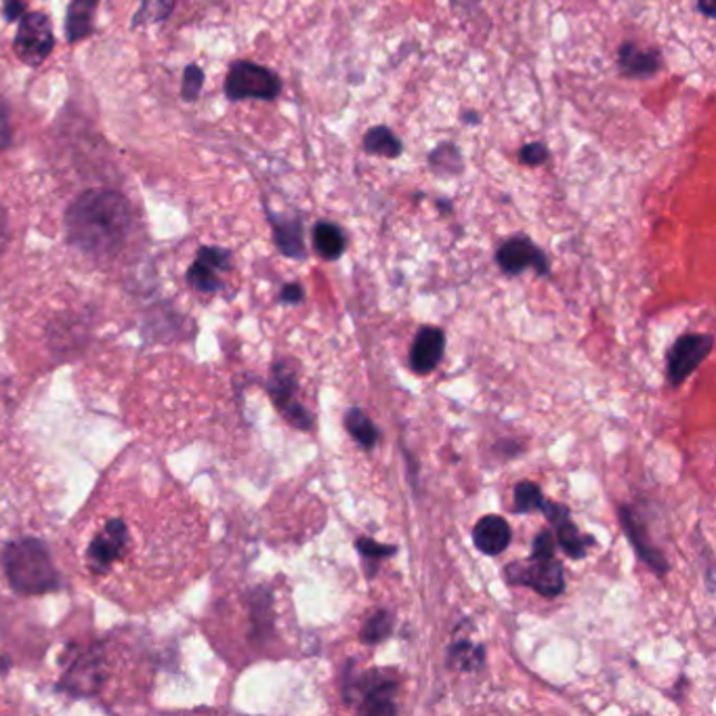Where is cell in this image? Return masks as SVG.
I'll return each instance as SVG.
<instances>
[{
	"label": "cell",
	"instance_id": "3",
	"mask_svg": "<svg viewBox=\"0 0 716 716\" xmlns=\"http://www.w3.org/2000/svg\"><path fill=\"white\" fill-rule=\"evenodd\" d=\"M282 93V79L274 70L253 63V61H236L225 79V95L227 100H278Z\"/></svg>",
	"mask_w": 716,
	"mask_h": 716
},
{
	"label": "cell",
	"instance_id": "15",
	"mask_svg": "<svg viewBox=\"0 0 716 716\" xmlns=\"http://www.w3.org/2000/svg\"><path fill=\"white\" fill-rule=\"evenodd\" d=\"M297 372L295 368L288 364V361H278L274 366V372H272V382H269V393L274 398V403L278 406V410H282V415L293 406L297 403L295 401V393H297Z\"/></svg>",
	"mask_w": 716,
	"mask_h": 716
},
{
	"label": "cell",
	"instance_id": "13",
	"mask_svg": "<svg viewBox=\"0 0 716 716\" xmlns=\"http://www.w3.org/2000/svg\"><path fill=\"white\" fill-rule=\"evenodd\" d=\"M269 223L274 227V239L279 253L288 259L303 260L307 257L303 242V221L299 217L269 213Z\"/></svg>",
	"mask_w": 716,
	"mask_h": 716
},
{
	"label": "cell",
	"instance_id": "16",
	"mask_svg": "<svg viewBox=\"0 0 716 716\" xmlns=\"http://www.w3.org/2000/svg\"><path fill=\"white\" fill-rule=\"evenodd\" d=\"M100 0H72L68 9V21H65V34L70 42H79L93 32V20L98 11Z\"/></svg>",
	"mask_w": 716,
	"mask_h": 716
},
{
	"label": "cell",
	"instance_id": "7",
	"mask_svg": "<svg viewBox=\"0 0 716 716\" xmlns=\"http://www.w3.org/2000/svg\"><path fill=\"white\" fill-rule=\"evenodd\" d=\"M715 340L710 335H685L668 351V378L673 385H681L694 375L699 364L710 356Z\"/></svg>",
	"mask_w": 716,
	"mask_h": 716
},
{
	"label": "cell",
	"instance_id": "8",
	"mask_svg": "<svg viewBox=\"0 0 716 716\" xmlns=\"http://www.w3.org/2000/svg\"><path fill=\"white\" fill-rule=\"evenodd\" d=\"M497 263L509 276H519L525 269H536L540 276L549 274V259L536 244L525 236H513L500 244L497 250Z\"/></svg>",
	"mask_w": 716,
	"mask_h": 716
},
{
	"label": "cell",
	"instance_id": "9",
	"mask_svg": "<svg viewBox=\"0 0 716 716\" xmlns=\"http://www.w3.org/2000/svg\"><path fill=\"white\" fill-rule=\"evenodd\" d=\"M361 706L359 710L366 715H396L398 708L393 704V694L398 689L396 681L382 677L377 671L366 673L358 683Z\"/></svg>",
	"mask_w": 716,
	"mask_h": 716
},
{
	"label": "cell",
	"instance_id": "2",
	"mask_svg": "<svg viewBox=\"0 0 716 716\" xmlns=\"http://www.w3.org/2000/svg\"><path fill=\"white\" fill-rule=\"evenodd\" d=\"M2 565L11 589L23 597L47 595L60 586L51 553L37 538H21L9 544L2 555Z\"/></svg>",
	"mask_w": 716,
	"mask_h": 716
},
{
	"label": "cell",
	"instance_id": "21",
	"mask_svg": "<svg viewBox=\"0 0 716 716\" xmlns=\"http://www.w3.org/2000/svg\"><path fill=\"white\" fill-rule=\"evenodd\" d=\"M100 657L84 656L82 659H79L72 671L68 673V678H70V689L74 694H93V687L91 685H100L98 681L100 678L95 677L98 671H100Z\"/></svg>",
	"mask_w": 716,
	"mask_h": 716
},
{
	"label": "cell",
	"instance_id": "25",
	"mask_svg": "<svg viewBox=\"0 0 716 716\" xmlns=\"http://www.w3.org/2000/svg\"><path fill=\"white\" fill-rule=\"evenodd\" d=\"M542 502H544V497H542V490L538 488L536 483L519 481L515 490H513V509H515V513L528 515V513L540 511Z\"/></svg>",
	"mask_w": 716,
	"mask_h": 716
},
{
	"label": "cell",
	"instance_id": "23",
	"mask_svg": "<svg viewBox=\"0 0 716 716\" xmlns=\"http://www.w3.org/2000/svg\"><path fill=\"white\" fill-rule=\"evenodd\" d=\"M448 664L452 668H462V671H478L483 664V647L473 645L469 641H460L457 645L450 647L448 652Z\"/></svg>",
	"mask_w": 716,
	"mask_h": 716
},
{
	"label": "cell",
	"instance_id": "22",
	"mask_svg": "<svg viewBox=\"0 0 716 716\" xmlns=\"http://www.w3.org/2000/svg\"><path fill=\"white\" fill-rule=\"evenodd\" d=\"M391 631H393V616L385 610H377L366 617V622L361 626V641L366 645H377L380 641L389 637Z\"/></svg>",
	"mask_w": 716,
	"mask_h": 716
},
{
	"label": "cell",
	"instance_id": "4",
	"mask_svg": "<svg viewBox=\"0 0 716 716\" xmlns=\"http://www.w3.org/2000/svg\"><path fill=\"white\" fill-rule=\"evenodd\" d=\"M504 574L511 584L532 586L542 597H558L565 591L563 567L555 558H530L525 563H509Z\"/></svg>",
	"mask_w": 716,
	"mask_h": 716
},
{
	"label": "cell",
	"instance_id": "1",
	"mask_svg": "<svg viewBox=\"0 0 716 716\" xmlns=\"http://www.w3.org/2000/svg\"><path fill=\"white\" fill-rule=\"evenodd\" d=\"M133 223L131 204L119 192L89 190L68 208V242L86 255L119 250Z\"/></svg>",
	"mask_w": 716,
	"mask_h": 716
},
{
	"label": "cell",
	"instance_id": "35",
	"mask_svg": "<svg viewBox=\"0 0 716 716\" xmlns=\"http://www.w3.org/2000/svg\"><path fill=\"white\" fill-rule=\"evenodd\" d=\"M2 13H4L7 21L21 20V16L25 13V4H23V0H7Z\"/></svg>",
	"mask_w": 716,
	"mask_h": 716
},
{
	"label": "cell",
	"instance_id": "18",
	"mask_svg": "<svg viewBox=\"0 0 716 716\" xmlns=\"http://www.w3.org/2000/svg\"><path fill=\"white\" fill-rule=\"evenodd\" d=\"M364 150L372 156H382V158L396 160L403 154V143L399 141L398 135L389 126H372L364 135Z\"/></svg>",
	"mask_w": 716,
	"mask_h": 716
},
{
	"label": "cell",
	"instance_id": "26",
	"mask_svg": "<svg viewBox=\"0 0 716 716\" xmlns=\"http://www.w3.org/2000/svg\"><path fill=\"white\" fill-rule=\"evenodd\" d=\"M173 11V0H143L141 11L135 16V25L162 21Z\"/></svg>",
	"mask_w": 716,
	"mask_h": 716
},
{
	"label": "cell",
	"instance_id": "14",
	"mask_svg": "<svg viewBox=\"0 0 716 716\" xmlns=\"http://www.w3.org/2000/svg\"><path fill=\"white\" fill-rule=\"evenodd\" d=\"M622 525L626 530V536L633 542L638 558L643 559L652 570H656L657 574H666L668 572V561L643 538L641 525H638L637 518H635V513L631 509H622Z\"/></svg>",
	"mask_w": 716,
	"mask_h": 716
},
{
	"label": "cell",
	"instance_id": "17",
	"mask_svg": "<svg viewBox=\"0 0 716 716\" xmlns=\"http://www.w3.org/2000/svg\"><path fill=\"white\" fill-rule=\"evenodd\" d=\"M314 246L324 260H337L345 255L347 236L337 223L319 221L314 227Z\"/></svg>",
	"mask_w": 716,
	"mask_h": 716
},
{
	"label": "cell",
	"instance_id": "24",
	"mask_svg": "<svg viewBox=\"0 0 716 716\" xmlns=\"http://www.w3.org/2000/svg\"><path fill=\"white\" fill-rule=\"evenodd\" d=\"M217 272H219L217 267H213L211 263H206V260L198 257L196 263L190 267V272H187V282H190V286H194L200 293L211 295V293L221 290V279Z\"/></svg>",
	"mask_w": 716,
	"mask_h": 716
},
{
	"label": "cell",
	"instance_id": "5",
	"mask_svg": "<svg viewBox=\"0 0 716 716\" xmlns=\"http://www.w3.org/2000/svg\"><path fill=\"white\" fill-rule=\"evenodd\" d=\"M53 44H55V39H53L51 21L44 13H23L21 16L13 49H16V55L25 65H32V68L40 65L51 55Z\"/></svg>",
	"mask_w": 716,
	"mask_h": 716
},
{
	"label": "cell",
	"instance_id": "12",
	"mask_svg": "<svg viewBox=\"0 0 716 716\" xmlns=\"http://www.w3.org/2000/svg\"><path fill=\"white\" fill-rule=\"evenodd\" d=\"M511 525L507 523V519L498 518V515H488V518L479 519L473 528V542L483 555H500L509 549L511 544Z\"/></svg>",
	"mask_w": 716,
	"mask_h": 716
},
{
	"label": "cell",
	"instance_id": "19",
	"mask_svg": "<svg viewBox=\"0 0 716 716\" xmlns=\"http://www.w3.org/2000/svg\"><path fill=\"white\" fill-rule=\"evenodd\" d=\"M558 528V540L561 549L565 551V555L572 559L586 558L589 546L595 544V538L586 536L577 530L576 525L570 521V518L563 519L561 523L555 525Z\"/></svg>",
	"mask_w": 716,
	"mask_h": 716
},
{
	"label": "cell",
	"instance_id": "27",
	"mask_svg": "<svg viewBox=\"0 0 716 716\" xmlns=\"http://www.w3.org/2000/svg\"><path fill=\"white\" fill-rule=\"evenodd\" d=\"M358 546V553L361 558L372 559V561H378V559L393 558L398 553V546H391V544H380L377 540L372 538L364 536L359 538L356 542Z\"/></svg>",
	"mask_w": 716,
	"mask_h": 716
},
{
	"label": "cell",
	"instance_id": "30",
	"mask_svg": "<svg viewBox=\"0 0 716 716\" xmlns=\"http://www.w3.org/2000/svg\"><path fill=\"white\" fill-rule=\"evenodd\" d=\"M198 257L206 263H211L213 267H217L219 272H227L232 267V253L223 250V248H213V246H204L200 248Z\"/></svg>",
	"mask_w": 716,
	"mask_h": 716
},
{
	"label": "cell",
	"instance_id": "6",
	"mask_svg": "<svg viewBox=\"0 0 716 716\" xmlns=\"http://www.w3.org/2000/svg\"><path fill=\"white\" fill-rule=\"evenodd\" d=\"M129 544V530L122 519L105 521L103 530L89 542L86 563L93 574H105L114 563H119Z\"/></svg>",
	"mask_w": 716,
	"mask_h": 716
},
{
	"label": "cell",
	"instance_id": "31",
	"mask_svg": "<svg viewBox=\"0 0 716 716\" xmlns=\"http://www.w3.org/2000/svg\"><path fill=\"white\" fill-rule=\"evenodd\" d=\"M532 558H555V536L549 530H542L532 544Z\"/></svg>",
	"mask_w": 716,
	"mask_h": 716
},
{
	"label": "cell",
	"instance_id": "11",
	"mask_svg": "<svg viewBox=\"0 0 716 716\" xmlns=\"http://www.w3.org/2000/svg\"><path fill=\"white\" fill-rule=\"evenodd\" d=\"M617 63L624 76L628 79H649L662 70L664 61L657 51H643L633 40L624 42L617 51Z\"/></svg>",
	"mask_w": 716,
	"mask_h": 716
},
{
	"label": "cell",
	"instance_id": "29",
	"mask_svg": "<svg viewBox=\"0 0 716 716\" xmlns=\"http://www.w3.org/2000/svg\"><path fill=\"white\" fill-rule=\"evenodd\" d=\"M519 160L523 164H528V166H540V164H544L549 160V150H546L544 143L532 141V143H528V145L521 147Z\"/></svg>",
	"mask_w": 716,
	"mask_h": 716
},
{
	"label": "cell",
	"instance_id": "38",
	"mask_svg": "<svg viewBox=\"0 0 716 716\" xmlns=\"http://www.w3.org/2000/svg\"><path fill=\"white\" fill-rule=\"evenodd\" d=\"M4 2H7V0H4Z\"/></svg>",
	"mask_w": 716,
	"mask_h": 716
},
{
	"label": "cell",
	"instance_id": "10",
	"mask_svg": "<svg viewBox=\"0 0 716 716\" xmlns=\"http://www.w3.org/2000/svg\"><path fill=\"white\" fill-rule=\"evenodd\" d=\"M446 351V335L436 326H422L410 349V368L417 375H429L438 368Z\"/></svg>",
	"mask_w": 716,
	"mask_h": 716
},
{
	"label": "cell",
	"instance_id": "20",
	"mask_svg": "<svg viewBox=\"0 0 716 716\" xmlns=\"http://www.w3.org/2000/svg\"><path fill=\"white\" fill-rule=\"evenodd\" d=\"M345 427L347 431L351 433V438L358 441L361 448L366 450H372L378 443V429L377 425L372 422V418L368 417L364 410L359 408H351L347 415H345Z\"/></svg>",
	"mask_w": 716,
	"mask_h": 716
},
{
	"label": "cell",
	"instance_id": "32",
	"mask_svg": "<svg viewBox=\"0 0 716 716\" xmlns=\"http://www.w3.org/2000/svg\"><path fill=\"white\" fill-rule=\"evenodd\" d=\"M542 513H544V518L549 519L553 525H558V523H561L563 519L570 518V509L565 507V504H561V502H542V509H540Z\"/></svg>",
	"mask_w": 716,
	"mask_h": 716
},
{
	"label": "cell",
	"instance_id": "33",
	"mask_svg": "<svg viewBox=\"0 0 716 716\" xmlns=\"http://www.w3.org/2000/svg\"><path fill=\"white\" fill-rule=\"evenodd\" d=\"M11 143V129H9V116H7V105L0 101V150L9 147Z\"/></svg>",
	"mask_w": 716,
	"mask_h": 716
},
{
	"label": "cell",
	"instance_id": "34",
	"mask_svg": "<svg viewBox=\"0 0 716 716\" xmlns=\"http://www.w3.org/2000/svg\"><path fill=\"white\" fill-rule=\"evenodd\" d=\"M279 300H282V303H288V305H297V303L303 300V286H300V284H286V286L282 288Z\"/></svg>",
	"mask_w": 716,
	"mask_h": 716
},
{
	"label": "cell",
	"instance_id": "36",
	"mask_svg": "<svg viewBox=\"0 0 716 716\" xmlns=\"http://www.w3.org/2000/svg\"><path fill=\"white\" fill-rule=\"evenodd\" d=\"M7 242H9V219H7L4 208L0 206V253L4 250Z\"/></svg>",
	"mask_w": 716,
	"mask_h": 716
},
{
	"label": "cell",
	"instance_id": "37",
	"mask_svg": "<svg viewBox=\"0 0 716 716\" xmlns=\"http://www.w3.org/2000/svg\"><path fill=\"white\" fill-rule=\"evenodd\" d=\"M697 11L706 18H715V0H696Z\"/></svg>",
	"mask_w": 716,
	"mask_h": 716
},
{
	"label": "cell",
	"instance_id": "28",
	"mask_svg": "<svg viewBox=\"0 0 716 716\" xmlns=\"http://www.w3.org/2000/svg\"><path fill=\"white\" fill-rule=\"evenodd\" d=\"M202 86H204V72L200 70L198 65H187L185 74H183L181 98L185 101L198 100Z\"/></svg>",
	"mask_w": 716,
	"mask_h": 716
}]
</instances>
